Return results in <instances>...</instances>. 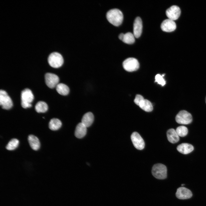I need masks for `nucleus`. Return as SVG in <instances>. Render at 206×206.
<instances>
[{"instance_id":"obj_1","label":"nucleus","mask_w":206,"mask_h":206,"mask_svg":"<svg viewBox=\"0 0 206 206\" xmlns=\"http://www.w3.org/2000/svg\"><path fill=\"white\" fill-rule=\"evenodd\" d=\"M106 17L110 23L116 26L120 25L123 19L122 12L117 9H113L108 11L106 14Z\"/></svg>"},{"instance_id":"obj_2","label":"nucleus","mask_w":206,"mask_h":206,"mask_svg":"<svg viewBox=\"0 0 206 206\" xmlns=\"http://www.w3.org/2000/svg\"><path fill=\"white\" fill-rule=\"evenodd\" d=\"M34 98V96L29 89L26 88L22 90L21 93V104L22 107L24 108L31 107V103Z\"/></svg>"},{"instance_id":"obj_3","label":"nucleus","mask_w":206,"mask_h":206,"mask_svg":"<svg viewBox=\"0 0 206 206\" xmlns=\"http://www.w3.org/2000/svg\"><path fill=\"white\" fill-rule=\"evenodd\" d=\"M167 168L166 166L162 164L158 163L154 165L152 168V175L156 178L163 179L167 177Z\"/></svg>"},{"instance_id":"obj_4","label":"nucleus","mask_w":206,"mask_h":206,"mask_svg":"<svg viewBox=\"0 0 206 206\" xmlns=\"http://www.w3.org/2000/svg\"><path fill=\"white\" fill-rule=\"evenodd\" d=\"M49 65L52 67L58 68L63 64L64 59L62 56L59 53L54 52L51 54L48 58Z\"/></svg>"},{"instance_id":"obj_5","label":"nucleus","mask_w":206,"mask_h":206,"mask_svg":"<svg viewBox=\"0 0 206 206\" xmlns=\"http://www.w3.org/2000/svg\"><path fill=\"white\" fill-rule=\"evenodd\" d=\"M122 65L124 68L129 72L136 71L139 67L138 61L133 58H129L126 59L123 62Z\"/></svg>"},{"instance_id":"obj_6","label":"nucleus","mask_w":206,"mask_h":206,"mask_svg":"<svg viewBox=\"0 0 206 206\" xmlns=\"http://www.w3.org/2000/svg\"><path fill=\"white\" fill-rule=\"evenodd\" d=\"M175 120L179 124H187L192 122V117L190 113L186 111L183 110L180 111L177 114Z\"/></svg>"},{"instance_id":"obj_7","label":"nucleus","mask_w":206,"mask_h":206,"mask_svg":"<svg viewBox=\"0 0 206 206\" xmlns=\"http://www.w3.org/2000/svg\"><path fill=\"white\" fill-rule=\"evenodd\" d=\"M0 105L4 109L9 110L13 105L12 100L7 92L3 90L0 91Z\"/></svg>"},{"instance_id":"obj_8","label":"nucleus","mask_w":206,"mask_h":206,"mask_svg":"<svg viewBox=\"0 0 206 206\" xmlns=\"http://www.w3.org/2000/svg\"><path fill=\"white\" fill-rule=\"evenodd\" d=\"M45 84L51 88L56 87L59 84V79L56 75L50 73H46L45 76Z\"/></svg>"},{"instance_id":"obj_9","label":"nucleus","mask_w":206,"mask_h":206,"mask_svg":"<svg viewBox=\"0 0 206 206\" xmlns=\"http://www.w3.org/2000/svg\"><path fill=\"white\" fill-rule=\"evenodd\" d=\"M131 138L134 146L137 149L142 150L144 148V140L138 132H133L131 136Z\"/></svg>"},{"instance_id":"obj_10","label":"nucleus","mask_w":206,"mask_h":206,"mask_svg":"<svg viewBox=\"0 0 206 206\" xmlns=\"http://www.w3.org/2000/svg\"><path fill=\"white\" fill-rule=\"evenodd\" d=\"M181 11L180 8L175 5H173L166 11V14L168 19L174 21L177 19L180 16Z\"/></svg>"},{"instance_id":"obj_11","label":"nucleus","mask_w":206,"mask_h":206,"mask_svg":"<svg viewBox=\"0 0 206 206\" xmlns=\"http://www.w3.org/2000/svg\"><path fill=\"white\" fill-rule=\"evenodd\" d=\"M161 28L164 31L171 32L176 29V25L174 21L168 19L165 20L162 22Z\"/></svg>"},{"instance_id":"obj_12","label":"nucleus","mask_w":206,"mask_h":206,"mask_svg":"<svg viewBox=\"0 0 206 206\" xmlns=\"http://www.w3.org/2000/svg\"><path fill=\"white\" fill-rule=\"evenodd\" d=\"M176 196L179 199H185L191 198L192 194L189 189L185 187H181L177 189Z\"/></svg>"},{"instance_id":"obj_13","label":"nucleus","mask_w":206,"mask_h":206,"mask_svg":"<svg viewBox=\"0 0 206 206\" xmlns=\"http://www.w3.org/2000/svg\"><path fill=\"white\" fill-rule=\"evenodd\" d=\"M142 28V21L140 18L136 17L135 19L133 25V34L135 37L138 38L141 35Z\"/></svg>"},{"instance_id":"obj_14","label":"nucleus","mask_w":206,"mask_h":206,"mask_svg":"<svg viewBox=\"0 0 206 206\" xmlns=\"http://www.w3.org/2000/svg\"><path fill=\"white\" fill-rule=\"evenodd\" d=\"M134 36L133 34L128 32L125 34L121 33L119 34L118 38L124 43L127 44H132L135 42Z\"/></svg>"},{"instance_id":"obj_15","label":"nucleus","mask_w":206,"mask_h":206,"mask_svg":"<svg viewBox=\"0 0 206 206\" xmlns=\"http://www.w3.org/2000/svg\"><path fill=\"white\" fill-rule=\"evenodd\" d=\"M177 149L179 152L183 154H187L193 150L194 147L190 144L187 143H183L177 146Z\"/></svg>"},{"instance_id":"obj_16","label":"nucleus","mask_w":206,"mask_h":206,"mask_svg":"<svg viewBox=\"0 0 206 206\" xmlns=\"http://www.w3.org/2000/svg\"><path fill=\"white\" fill-rule=\"evenodd\" d=\"M87 127L81 122L79 123L76 126L75 135L78 138H81L86 134L87 132Z\"/></svg>"},{"instance_id":"obj_17","label":"nucleus","mask_w":206,"mask_h":206,"mask_svg":"<svg viewBox=\"0 0 206 206\" xmlns=\"http://www.w3.org/2000/svg\"><path fill=\"white\" fill-rule=\"evenodd\" d=\"M28 140L30 146L33 150H37L39 149L40 143L37 137L33 135H30L28 136Z\"/></svg>"},{"instance_id":"obj_18","label":"nucleus","mask_w":206,"mask_h":206,"mask_svg":"<svg viewBox=\"0 0 206 206\" xmlns=\"http://www.w3.org/2000/svg\"><path fill=\"white\" fill-rule=\"evenodd\" d=\"M167 136L169 141L172 143H176L179 140V136L176 130L173 128H171L168 130Z\"/></svg>"},{"instance_id":"obj_19","label":"nucleus","mask_w":206,"mask_h":206,"mask_svg":"<svg viewBox=\"0 0 206 206\" xmlns=\"http://www.w3.org/2000/svg\"><path fill=\"white\" fill-rule=\"evenodd\" d=\"M94 120V116L91 112L86 113L83 116L81 120V123L87 127L90 126Z\"/></svg>"},{"instance_id":"obj_20","label":"nucleus","mask_w":206,"mask_h":206,"mask_svg":"<svg viewBox=\"0 0 206 206\" xmlns=\"http://www.w3.org/2000/svg\"><path fill=\"white\" fill-rule=\"evenodd\" d=\"M56 89L59 94L63 96L68 95L70 91L68 86L63 83H59L56 87Z\"/></svg>"},{"instance_id":"obj_21","label":"nucleus","mask_w":206,"mask_h":206,"mask_svg":"<svg viewBox=\"0 0 206 206\" xmlns=\"http://www.w3.org/2000/svg\"><path fill=\"white\" fill-rule=\"evenodd\" d=\"M62 125V122L60 120L56 118H53L50 121L49 127L51 130H56L59 129L61 127Z\"/></svg>"},{"instance_id":"obj_22","label":"nucleus","mask_w":206,"mask_h":206,"mask_svg":"<svg viewBox=\"0 0 206 206\" xmlns=\"http://www.w3.org/2000/svg\"><path fill=\"white\" fill-rule=\"evenodd\" d=\"M140 107L145 111L150 112L153 109L151 102L149 100L144 99L140 103Z\"/></svg>"},{"instance_id":"obj_23","label":"nucleus","mask_w":206,"mask_h":206,"mask_svg":"<svg viewBox=\"0 0 206 206\" xmlns=\"http://www.w3.org/2000/svg\"><path fill=\"white\" fill-rule=\"evenodd\" d=\"M48 107L47 104L43 101L38 102L35 106V109L38 113H44L48 110Z\"/></svg>"},{"instance_id":"obj_24","label":"nucleus","mask_w":206,"mask_h":206,"mask_svg":"<svg viewBox=\"0 0 206 206\" xmlns=\"http://www.w3.org/2000/svg\"><path fill=\"white\" fill-rule=\"evenodd\" d=\"M19 140L16 138L11 139L6 146V149L8 150H13L16 149L19 144Z\"/></svg>"},{"instance_id":"obj_25","label":"nucleus","mask_w":206,"mask_h":206,"mask_svg":"<svg viewBox=\"0 0 206 206\" xmlns=\"http://www.w3.org/2000/svg\"><path fill=\"white\" fill-rule=\"evenodd\" d=\"M178 135L183 137L186 136L188 132L187 128L185 126H181L177 127L176 130Z\"/></svg>"},{"instance_id":"obj_26","label":"nucleus","mask_w":206,"mask_h":206,"mask_svg":"<svg viewBox=\"0 0 206 206\" xmlns=\"http://www.w3.org/2000/svg\"><path fill=\"white\" fill-rule=\"evenodd\" d=\"M155 82H157L158 84L163 86L166 84V82L163 78L162 76L159 74H157L155 76Z\"/></svg>"},{"instance_id":"obj_27","label":"nucleus","mask_w":206,"mask_h":206,"mask_svg":"<svg viewBox=\"0 0 206 206\" xmlns=\"http://www.w3.org/2000/svg\"><path fill=\"white\" fill-rule=\"evenodd\" d=\"M144 99V98L142 96L137 94L136 96L134 102L136 104L139 106L140 102Z\"/></svg>"},{"instance_id":"obj_28","label":"nucleus","mask_w":206,"mask_h":206,"mask_svg":"<svg viewBox=\"0 0 206 206\" xmlns=\"http://www.w3.org/2000/svg\"><path fill=\"white\" fill-rule=\"evenodd\" d=\"M184 185V184H182L181 185H182V186H183V185Z\"/></svg>"},{"instance_id":"obj_29","label":"nucleus","mask_w":206,"mask_h":206,"mask_svg":"<svg viewBox=\"0 0 206 206\" xmlns=\"http://www.w3.org/2000/svg\"><path fill=\"white\" fill-rule=\"evenodd\" d=\"M205 102H206V98H205Z\"/></svg>"}]
</instances>
